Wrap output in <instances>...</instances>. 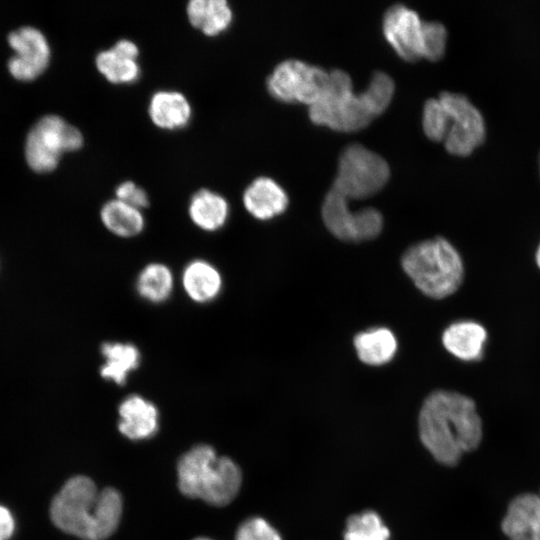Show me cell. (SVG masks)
Wrapping results in <instances>:
<instances>
[{"instance_id": "22", "label": "cell", "mask_w": 540, "mask_h": 540, "mask_svg": "<svg viewBox=\"0 0 540 540\" xmlns=\"http://www.w3.org/2000/svg\"><path fill=\"white\" fill-rule=\"evenodd\" d=\"M187 15L190 23L207 36L225 31L233 18L225 0H191L187 5Z\"/></svg>"}, {"instance_id": "27", "label": "cell", "mask_w": 540, "mask_h": 540, "mask_svg": "<svg viewBox=\"0 0 540 540\" xmlns=\"http://www.w3.org/2000/svg\"><path fill=\"white\" fill-rule=\"evenodd\" d=\"M422 127L433 141H443L446 134V114L439 98L428 99L423 107Z\"/></svg>"}, {"instance_id": "9", "label": "cell", "mask_w": 540, "mask_h": 540, "mask_svg": "<svg viewBox=\"0 0 540 540\" xmlns=\"http://www.w3.org/2000/svg\"><path fill=\"white\" fill-rule=\"evenodd\" d=\"M438 98L446 113L445 148L459 156L470 154L485 138L481 112L460 93L445 91Z\"/></svg>"}, {"instance_id": "3", "label": "cell", "mask_w": 540, "mask_h": 540, "mask_svg": "<svg viewBox=\"0 0 540 540\" xmlns=\"http://www.w3.org/2000/svg\"><path fill=\"white\" fill-rule=\"evenodd\" d=\"M394 88L391 77L377 71L365 91L355 94L350 76L342 70H332L325 94L309 106V117L313 123L333 130H360L386 110Z\"/></svg>"}, {"instance_id": "21", "label": "cell", "mask_w": 540, "mask_h": 540, "mask_svg": "<svg viewBox=\"0 0 540 540\" xmlns=\"http://www.w3.org/2000/svg\"><path fill=\"white\" fill-rule=\"evenodd\" d=\"M188 213L198 228L207 232H215L225 225L229 216V205L220 194L208 189H201L192 196Z\"/></svg>"}, {"instance_id": "7", "label": "cell", "mask_w": 540, "mask_h": 540, "mask_svg": "<svg viewBox=\"0 0 540 540\" xmlns=\"http://www.w3.org/2000/svg\"><path fill=\"white\" fill-rule=\"evenodd\" d=\"M83 136L74 126L56 115L41 118L30 130L25 144L28 165L36 172L54 170L63 153L78 150Z\"/></svg>"}, {"instance_id": "8", "label": "cell", "mask_w": 540, "mask_h": 540, "mask_svg": "<svg viewBox=\"0 0 540 540\" xmlns=\"http://www.w3.org/2000/svg\"><path fill=\"white\" fill-rule=\"evenodd\" d=\"M330 72L296 59L279 63L267 79L268 92L286 103L311 106L325 94Z\"/></svg>"}, {"instance_id": "6", "label": "cell", "mask_w": 540, "mask_h": 540, "mask_svg": "<svg viewBox=\"0 0 540 540\" xmlns=\"http://www.w3.org/2000/svg\"><path fill=\"white\" fill-rule=\"evenodd\" d=\"M390 176L388 163L379 154L355 143L341 153L332 189L349 199L379 192Z\"/></svg>"}, {"instance_id": "26", "label": "cell", "mask_w": 540, "mask_h": 540, "mask_svg": "<svg viewBox=\"0 0 540 540\" xmlns=\"http://www.w3.org/2000/svg\"><path fill=\"white\" fill-rule=\"evenodd\" d=\"M388 528L374 511H364L347 519L344 540H388Z\"/></svg>"}, {"instance_id": "33", "label": "cell", "mask_w": 540, "mask_h": 540, "mask_svg": "<svg viewBox=\"0 0 540 540\" xmlns=\"http://www.w3.org/2000/svg\"><path fill=\"white\" fill-rule=\"evenodd\" d=\"M195 540H211V539H208V538H197Z\"/></svg>"}, {"instance_id": "30", "label": "cell", "mask_w": 540, "mask_h": 540, "mask_svg": "<svg viewBox=\"0 0 540 540\" xmlns=\"http://www.w3.org/2000/svg\"><path fill=\"white\" fill-rule=\"evenodd\" d=\"M116 197L137 209L146 208L149 205L147 193L132 181H125L117 186Z\"/></svg>"}, {"instance_id": "12", "label": "cell", "mask_w": 540, "mask_h": 540, "mask_svg": "<svg viewBox=\"0 0 540 540\" xmlns=\"http://www.w3.org/2000/svg\"><path fill=\"white\" fill-rule=\"evenodd\" d=\"M15 55L8 62V69L18 80L37 78L50 61V47L45 36L36 28L22 27L8 36Z\"/></svg>"}, {"instance_id": "16", "label": "cell", "mask_w": 540, "mask_h": 540, "mask_svg": "<svg viewBox=\"0 0 540 540\" xmlns=\"http://www.w3.org/2000/svg\"><path fill=\"white\" fill-rule=\"evenodd\" d=\"M120 432L131 440L147 439L158 429L156 406L139 395H130L119 405Z\"/></svg>"}, {"instance_id": "32", "label": "cell", "mask_w": 540, "mask_h": 540, "mask_svg": "<svg viewBox=\"0 0 540 540\" xmlns=\"http://www.w3.org/2000/svg\"><path fill=\"white\" fill-rule=\"evenodd\" d=\"M536 263L538 265V267L540 268V244L537 248V251H536Z\"/></svg>"}, {"instance_id": "31", "label": "cell", "mask_w": 540, "mask_h": 540, "mask_svg": "<svg viewBox=\"0 0 540 540\" xmlns=\"http://www.w3.org/2000/svg\"><path fill=\"white\" fill-rule=\"evenodd\" d=\"M14 531V519L10 511L0 505V540H8Z\"/></svg>"}, {"instance_id": "15", "label": "cell", "mask_w": 540, "mask_h": 540, "mask_svg": "<svg viewBox=\"0 0 540 540\" xmlns=\"http://www.w3.org/2000/svg\"><path fill=\"white\" fill-rule=\"evenodd\" d=\"M288 202L285 190L269 177L256 178L243 194L246 210L259 220H269L282 214Z\"/></svg>"}, {"instance_id": "19", "label": "cell", "mask_w": 540, "mask_h": 540, "mask_svg": "<svg viewBox=\"0 0 540 540\" xmlns=\"http://www.w3.org/2000/svg\"><path fill=\"white\" fill-rule=\"evenodd\" d=\"M149 116L159 128L174 130L185 127L191 118L187 98L177 91H158L150 99Z\"/></svg>"}, {"instance_id": "17", "label": "cell", "mask_w": 540, "mask_h": 540, "mask_svg": "<svg viewBox=\"0 0 540 540\" xmlns=\"http://www.w3.org/2000/svg\"><path fill=\"white\" fill-rule=\"evenodd\" d=\"M181 281L186 295L199 304L210 303L216 299L223 285L220 271L203 259L189 262L182 272Z\"/></svg>"}, {"instance_id": "29", "label": "cell", "mask_w": 540, "mask_h": 540, "mask_svg": "<svg viewBox=\"0 0 540 540\" xmlns=\"http://www.w3.org/2000/svg\"><path fill=\"white\" fill-rule=\"evenodd\" d=\"M236 540H282V538L267 521L253 517L240 525Z\"/></svg>"}, {"instance_id": "13", "label": "cell", "mask_w": 540, "mask_h": 540, "mask_svg": "<svg viewBox=\"0 0 540 540\" xmlns=\"http://www.w3.org/2000/svg\"><path fill=\"white\" fill-rule=\"evenodd\" d=\"M501 528L509 540H540V496L525 493L515 497Z\"/></svg>"}, {"instance_id": "11", "label": "cell", "mask_w": 540, "mask_h": 540, "mask_svg": "<svg viewBox=\"0 0 540 540\" xmlns=\"http://www.w3.org/2000/svg\"><path fill=\"white\" fill-rule=\"evenodd\" d=\"M425 21L412 9L395 4L383 17V33L395 52L408 62L424 56Z\"/></svg>"}, {"instance_id": "25", "label": "cell", "mask_w": 540, "mask_h": 540, "mask_svg": "<svg viewBox=\"0 0 540 540\" xmlns=\"http://www.w3.org/2000/svg\"><path fill=\"white\" fill-rule=\"evenodd\" d=\"M174 278L170 268L163 263H149L138 274L136 290L147 302L159 304L172 294Z\"/></svg>"}, {"instance_id": "4", "label": "cell", "mask_w": 540, "mask_h": 540, "mask_svg": "<svg viewBox=\"0 0 540 540\" xmlns=\"http://www.w3.org/2000/svg\"><path fill=\"white\" fill-rule=\"evenodd\" d=\"M177 472L179 489L185 496L215 506L230 503L241 486L239 467L227 457H218L207 445L195 446L182 455Z\"/></svg>"}, {"instance_id": "23", "label": "cell", "mask_w": 540, "mask_h": 540, "mask_svg": "<svg viewBox=\"0 0 540 540\" xmlns=\"http://www.w3.org/2000/svg\"><path fill=\"white\" fill-rule=\"evenodd\" d=\"M354 347L363 363L379 366L394 357L397 340L389 329L381 327L358 333L354 338Z\"/></svg>"}, {"instance_id": "5", "label": "cell", "mask_w": 540, "mask_h": 540, "mask_svg": "<svg viewBox=\"0 0 540 540\" xmlns=\"http://www.w3.org/2000/svg\"><path fill=\"white\" fill-rule=\"evenodd\" d=\"M401 265L415 286L434 299L453 294L463 280V262L458 251L441 237L409 247L401 258Z\"/></svg>"}, {"instance_id": "2", "label": "cell", "mask_w": 540, "mask_h": 540, "mask_svg": "<svg viewBox=\"0 0 540 540\" xmlns=\"http://www.w3.org/2000/svg\"><path fill=\"white\" fill-rule=\"evenodd\" d=\"M122 514L117 490H99L85 477L69 479L54 497L50 515L62 531L84 540H104L116 530Z\"/></svg>"}, {"instance_id": "20", "label": "cell", "mask_w": 540, "mask_h": 540, "mask_svg": "<svg viewBox=\"0 0 540 540\" xmlns=\"http://www.w3.org/2000/svg\"><path fill=\"white\" fill-rule=\"evenodd\" d=\"M104 363L100 367L102 378L117 385L126 383L128 376L141 362V353L132 343L106 342L101 345Z\"/></svg>"}, {"instance_id": "14", "label": "cell", "mask_w": 540, "mask_h": 540, "mask_svg": "<svg viewBox=\"0 0 540 540\" xmlns=\"http://www.w3.org/2000/svg\"><path fill=\"white\" fill-rule=\"evenodd\" d=\"M139 50L130 40H119L113 47L98 53L95 59L98 71L111 83L128 84L140 76L137 62Z\"/></svg>"}, {"instance_id": "10", "label": "cell", "mask_w": 540, "mask_h": 540, "mask_svg": "<svg viewBox=\"0 0 540 540\" xmlns=\"http://www.w3.org/2000/svg\"><path fill=\"white\" fill-rule=\"evenodd\" d=\"M321 214L327 229L343 241L374 239L383 227V217L377 209L368 207L351 211L348 199L333 189L324 198Z\"/></svg>"}, {"instance_id": "24", "label": "cell", "mask_w": 540, "mask_h": 540, "mask_svg": "<svg viewBox=\"0 0 540 540\" xmlns=\"http://www.w3.org/2000/svg\"><path fill=\"white\" fill-rule=\"evenodd\" d=\"M100 217L108 231L122 238L139 235L145 226L141 211L118 199L106 202Z\"/></svg>"}, {"instance_id": "18", "label": "cell", "mask_w": 540, "mask_h": 540, "mask_svg": "<svg viewBox=\"0 0 540 540\" xmlns=\"http://www.w3.org/2000/svg\"><path fill=\"white\" fill-rule=\"evenodd\" d=\"M487 333L474 321H458L449 325L442 335L445 349L464 361L480 360L483 356Z\"/></svg>"}, {"instance_id": "28", "label": "cell", "mask_w": 540, "mask_h": 540, "mask_svg": "<svg viewBox=\"0 0 540 540\" xmlns=\"http://www.w3.org/2000/svg\"><path fill=\"white\" fill-rule=\"evenodd\" d=\"M446 39L447 31L442 23L425 21L423 58L431 61L440 59L445 51Z\"/></svg>"}, {"instance_id": "1", "label": "cell", "mask_w": 540, "mask_h": 540, "mask_svg": "<svg viewBox=\"0 0 540 540\" xmlns=\"http://www.w3.org/2000/svg\"><path fill=\"white\" fill-rule=\"evenodd\" d=\"M418 426L425 448L447 466L456 465L482 439V422L474 401L454 391L432 392L421 406Z\"/></svg>"}]
</instances>
